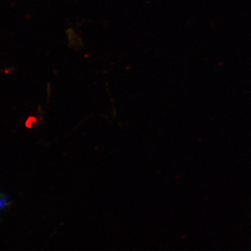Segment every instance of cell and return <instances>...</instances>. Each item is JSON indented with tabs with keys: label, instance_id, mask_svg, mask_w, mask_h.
Returning a JSON list of instances; mask_svg holds the SVG:
<instances>
[{
	"label": "cell",
	"instance_id": "obj_1",
	"mask_svg": "<svg viewBox=\"0 0 251 251\" xmlns=\"http://www.w3.org/2000/svg\"><path fill=\"white\" fill-rule=\"evenodd\" d=\"M9 202V196L0 193V211L6 208Z\"/></svg>",
	"mask_w": 251,
	"mask_h": 251
}]
</instances>
